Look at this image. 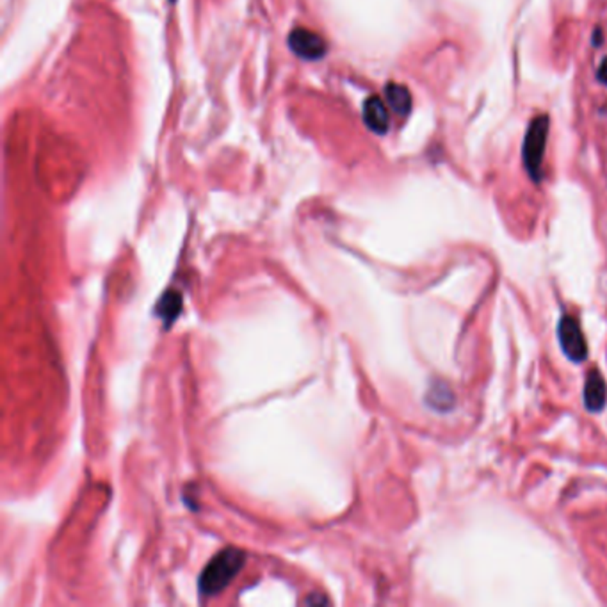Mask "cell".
Instances as JSON below:
<instances>
[{
  "label": "cell",
  "instance_id": "8fae6325",
  "mask_svg": "<svg viewBox=\"0 0 607 607\" xmlns=\"http://www.w3.org/2000/svg\"><path fill=\"white\" fill-rule=\"evenodd\" d=\"M600 41H602V33H600V29H596L595 36H593V43H595V47H600Z\"/></svg>",
  "mask_w": 607,
  "mask_h": 607
},
{
  "label": "cell",
  "instance_id": "7c38bea8",
  "mask_svg": "<svg viewBox=\"0 0 607 607\" xmlns=\"http://www.w3.org/2000/svg\"><path fill=\"white\" fill-rule=\"evenodd\" d=\"M171 2H173V0H171Z\"/></svg>",
  "mask_w": 607,
  "mask_h": 607
},
{
  "label": "cell",
  "instance_id": "9c48e42d",
  "mask_svg": "<svg viewBox=\"0 0 607 607\" xmlns=\"http://www.w3.org/2000/svg\"><path fill=\"white\" fill-rule=\"evenodd\" d=\"M182 297L177 292H166L159 303V314L166 319L168 322L173 321L177 314L180 312Z\"/></svg>",
  "mask_w": 607,
  "mask_h": 607
},
{
  "label": "cell",
  "instance_id": "3957f363",
  "mask_svg": "<svg viewBox=\"0 0 607 607\" xmlns=\"http://www.w3.org/2000/svg\"><path fill=\"white\" fill-rule=\"evenodd\" d=\"M557 335H559V344L563 353L567 354L568 360L572 361H584L588 358V344H586L584 333H582L581 324L572 315H563L557 326Z\"/></svg>",
  "mask_w": 607,
  "mask_h": 607
},
{
  "label": "cell",
  "instance_id": "30bf717a",
  "mask_svg": "<svg viewBox=\"0 0 607 607\" xmlns=\"http://www.w3.org/2000/svg\"><path fill=\"white\" fill-rule=\"evenodd\" d=\"M596 77H598L600 82H602V84H607V58L603 59L602 65H600L598 73H596Z\"/></svg>",
  "mask_w": 607,
  "mask_h": 607
},
{
  "label": "cell",
  "instance_id": "52a82bcc",
  "mask_svg": "<svg viewBox=\"0 0 607 607\" xmlns=\"http://www.w3.org/2000/svg\"><path fill=\"white\" fill-rule=\"evenodd\" d=\"M385 98H387L388 105L399 116H408L410 111H412V93L403 84L388 82L387 87H385Z\"/></svg>",
  "mask_w": 607,
  "mask_h": 607
},
{
  "label": "cell",
  "instance_id": "7a4b0ae2",
  "mask_svg": "<svg viewBox=\"0 0 607 607\" xmlns=\"http://www.w3.org/2000/svg\"><path fill=\"white\" fill-rule=\"evenodd\" d=\"M550 118L547 114H540L529 124L527 134L524 141V164L535 182L542 178V163L545 155L547 138H549Z\"/></svg>",
  "mask_w": 607,
  "mask_h": 607
},
{
  "label": "cell",
  "instance_id": "ba28073f",
  "mask_svg": "<svg viewBox=\"0 0 607 607\" xmlns=\"http://www.w3.org/2000/svg\"><path fill=\"white\" fill-rule=\"evenodd\" d=\"M426 403L437 412H449L454 406V394H452L451 387L447 383L434 381L430 390H427Z\"/></svg>",
  "mask_w": 607,
  "mask_h": 607
},
{
  "label": "cell",
  "instance_id": "277c9868",
  "mask_svg": "<svg viewBox=\"0 0 607 607\" xmlns=\"http://www.w3.org/2000/svg\"><path fill=\"white\" fill-rule=\"evenodd\" d=\"M289 47L294 54L307 61H317L326 54L324 40L308 29H294L289 34Z\"/></svg>",
  "mask_w": 607,
  "mask_h": 607
},
{
  "label": "cell",
  "instance_id": "8992f818",
  "mask_svg": "<svg viewBox=\"0 0 607 607\" xmlns=\"http://www.w3.org/2000/svg\"><path fill=\"white\" fill-rule=\"evenodd\" d=\"M607 387L598 369H591L588 373L584 385V405L589 412H600L606 405Z\"/></svg>",
  "mask_w": 607,
  "mask_h": 607
},
{
  "label": "cell",
  "instance_id": "6da1fadb",
  "mask_svg": "<svg viewBox=\"0 0 607 607\" xmlns=\"http://www.w3.org/2000/svg\"><path fill=\"white\" fill-rule=\"evenodd\" d=\"M242 564H244V552L241 549L230 547L216 554L199 575V589L203 595H216L226 588L241 572Z\"/></svg>",
  "mask_w": 607,
  "mask_h": 607
},
{
  "label": "cell",
  "instance_id": "5b68a950",
  "mask_svg": "<svg viewBox=\"0 0 607 607\" xmlns=\"http://www.w3.org/2000/svg\"><path fill=\"white\" fill-rule=\"evenodd\" d=\"M363 121H366L367 128L373 131L374 134H385L390 125V118H388V111L385 102L380 97H369L363 104Z\"/></svg>",
  "mask_w": 607,
  "mask_h": 607
}]
</instances>
